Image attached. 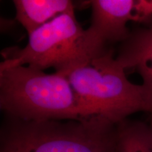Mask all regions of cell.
<instances>
[{
	"mask_svg": "<svg viewBox=\"0 0 152 152\" xmlns=\"http://www.w3.org/2000/svg\"><path fill=\"white\" fill-rule=\"evenodd\" d=\"M0 108L23 121L84 120L94 116L64 74L29 66L0 68Z\"/></svg>",
	"mask_w": 152,
	"mask_h": 152,
	"instance_id": "obj_1",
	"label": "cell"
},
{
	"mask_svg": "<svg viewBox=\"0 0 152 152\" xmlns=\"http://www.w3.org/2000/svg\"><path fill=\"white\" fill-rule=\"evenodd\" d=\"M117 125L100 115L65 121L8 117L0 152H116Z\"/></svg>",
	"mask_w": 152,
	"mask_h": 152,
	"instance_id": "obj_2",
	"label": "cell"
},
{
	"mask_svg": "<svg viewBox=\"0 0 152 152\" xmlns=\"http://www.w3.org/2000/svg\"><path fill=\"white\" fill-rule=\"evenodd\" d=\"M109 49L77 22L74 10L64 13L29 35L23 48L8 47L1 51L0 68L29 66L45 71L54 68L65 74L106 53Z\"/></svg>",
	"mask_w": 152,
	"mask_h": 152,
	"instance_id": "obj_3",
	"label": "cell"
},
{
	"mask_svg": "<svg viewBox=\"0 0 152 152\" xmlns=\"http://www.w3.org/2000/svg\"><path fill=\"white\" fill-rule=\"evenodd\" d=\"M78 97L94 115L115 124L138 111L151 113L145 89L131 83L112 50L64 74Z\"/></svg>",
	"mask_w": 152,
	"mask_h": 152,
	"instance_id": "obj_4",
	"label": "cell"
},
{
	"mask_svg": "<svg viewBox=\"0 0 152 152\" xmlns=\"http://www.w3.org/2000/svg\"><path fill=\"white\" fill-rule=\"evenodd\" d=\"M135 0H93L89 30L102 42H123L130 35L127 24L133 21Z\"/></svg>",
	"mask_w": 152,
	"mask_h": 152,
	"instance_id": "obj_5",
	"label": "cell"
},
{
	"mask_svg": "<svg viewBox=\"0 0 152 152\" xmlns=\"http://www.w3.org/2000/svg\"><path fill=\"white\" fill-rule=\"evenodd\" d=\"M116 59L125 70L133 68L141 75L152 114V28L130 33Z\"/></svg>",
	"mask_w": 152,
	"mask_h": 152,
	"instance_id": "obj_6",
	"label": "cell"
},
{
	"mask_svg": "<svg viewBox=\"0 0 152 152\" xmlns=\"http://www.w3.org/2000/svg\"><path fill=\"white\" fill-rule=\"evenodd\" d=\"M16 20L28 35L64 13L74 10L69 0H14Z\"/></svg>",
	"mask_w": 152,
	"mask_h": 152,
	"instance_id": "obj_7",
	"label": "cell"
},
{
	"mask_svg": "<svg viewBox=\"0 0 152 152\" xmlns=\"http://www.w3.org/2000/svg\"><path fill=\"white\" fill-rule=\"evenodd\" d=\"M116 152H152V131L138 121H122L117 125Z\"/></svg>",
	"mask_w": 152,
	"mask_h": 152,
	"instance_id": "obj_8",
	"label": "cell"
},
{
	"mask_svg": "<svg viewBox=\"0 0 152 152\" xmlns=\"http://www.w3.org/2000/svg\"><path fill=\"white\" fill-rule=\"evenodd\" d=\"M152 17V0H135L133 21L146 22Z\"/></svg>",
	"mask_w": 152,
	"mask_h": 152,
	"instance_id": "obj_9",
	"label": "cell"
},
{
	"mask_svg": "<svg viewBox=\"0 0 152 152\" xmlns=\"http://www.w3.org/2000/svg\"><path fill=\"white\" fill-rule=\"evenodd\" d=\"M150 128H151V131H152V120H151V126H150Z\"/></svg>",
	"mask_w": 152,
	"mask_h": 152,
	"instance_id": "obj_10",
	"label": "cell"
}]
</instances>
